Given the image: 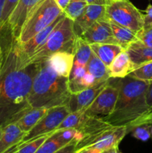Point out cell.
<instances>
[{
    "label": "cell",
    "instance_id": "6da1fadb",
    "mask_svg": "<svg viewBox=\"0 0 152 153\" xmlns=\"http://www.w3.org/2000/svg\"><path fill=\"white\" fill-rule=\"evenodd\" d=\"M1 48L3 63L0 73V127L3 128L16 123L31 108L28 97L40 64H31L20 68L12 37L11 41Z\"/></svg>",
    "mask_w": 152,
    "mask_h": 153
},
{
    "label": "cell",
    "instance_id": "7a4b0ae2",
    "mask_svg": "<svg viewBox=\"0 0 152 153\" xmlns=\"http://www.w3.org/2000/svg\"><path fill=\"white\" fill-rule=\"evenodd\" d=\"M112 79L118 87L119 95L113 112L102 118L112 126H127L129 133L134 126L144 123L151 113L146 100L150 84L129 76Z\"/></svg>",
    "mask_w": 152,
    "mask_h": 153
},
{
    "label": "cell",
    "instance_id": "3957f363",
    "mask_svg": "<svg viewBox=\"0 0 152 153\" xmlns=\"http://www.w3.org/2000/svg\"><path fill=\"white\" fill-rule=\"evenodd\" d=\"M40 64L28 97L31 108L50 109L66 105L72 94L69 88V78L58 75L47 60Z\"/></svg>",
    "mask_w": 152,
    "mask_h": 153
},
{
    "label": "cell",
    "instance_id": "277c9868",
    "mask_svg": "<svg viewBox=\"0 0 152 153\" xmlns=\"http://www.w3.org/2000/svg\"><path fill=\"white\" fill-rule=\"evenodd\" d=\"M76 37L73 20L65 16L56 25L43 46L33 54L25 63L23 67L31 64L43 62L51 55L58 52H67L73 54Z\"/></svg>",
    "mask_w": 152,
    "mask_h": 153
},
{
    "label": "cell",
    "instance_id": "5b68a950",
    "mask_svg": "<svg viewBox=\"0 0 152 153\" xmlns=\"http://www.w3.org/2000/svg\"><path fill=\"white\" fill-rule=\"evenodd\" d=\"M63 13L55 0H44L30 15L22 27L18 43H24L36 34L52 24L60 15Z\"/></svg>",
    "mask_w": 152,
    "mask_h": 153
},
{
    "label": "cell",
    "instance_id": "8992f818",
    "mask_svg": "<svg viewBox=\"0 0 152 153\" xmlns=\"http://www.w3.org/2000/svg\"><path fill=\"white\" fill-rule=\"evenodd\" d=\"M106 17L110 22L139 33L144 26V13L131 1L113 0L106 6Z\"/></svg>",
    "mask_w": 152,
    "mask_h": 153
},
{
    "label": "cell",
    "instance_id": "52a82bcc",
    "mask_svg": "<svg viewBox=\"0 0 152 153\" xmlns=\"http://www.w3.org/2000/svg\"><path fill=\"white\" fill-rule=\"evenodd\" d=\"M127 134H128L127 126L109 124L77 142L76 150L83 147H91L104 152L113 146H119Z\"/></svg>",
    "mask_w": 152,
    "mask_h": 153
},
{
    "label": "cell",
    "instance_id": "ba28073f",
    "mask_svg": "<svg viewBox=\"0 0 152 153\" xmlns=\"http://www.w3.org/2000/svg\"><path fill=\"white\" fill-rule=\"evenodd\" d=\"M69 113L70 111L66 105L57 106L49 109L46 114L25 134L19 144L25 143L36 137L55 131Z\"/></svg>",
    "mask_w": 152,
    "mask_h": 153
},
{
    "label": "cell",
    "instance_id": "9c48e42d",
    "mask_svg": "<svg viewBox=\"0 0 152 153\" xmlns=\"http://www.w3.org/2000/svg\"><path fill=\"white\" fill-rule=\"evenodd\" d=\"M119 95V89L113 79H109L108 84L95 98L93 102L85 111V114L91 117L108 116L113 112Z\"/></svg>",
    "mask_w": 152,
    "mask_h": 153
},
{
    "label": "cell",
    "instance_id": "30bf717a",
    "mask_svg": "<svg viewBox=\"0 0 152 153\" xmlns=\"http://www.w3.org/2000/svg\"><path fill=\"white\" fill-rule=\"evenodd\" d=\"M44 0H19L5 25L12 38L17 40L30 15Z\"/></svg>",
    "mask_w": 152,
    "mask_h": 153
},
{
    "label": "cell",
    "instance_id": "8fae6325",
    "mask_svg": "<svg viewBox=\"0 0 152 153\" xmlns=\"http://www.w3.org/2000/svg\"><path fill=\"white\" fill-rule=\"evenodd\" d=\"M80 37L89 45L93 43H110L118 45L117 41L113 36L110 21L107 17L95 22Z\"/></svg>",
    "mask_w": 152,
    "mask_h": 153
},
{
    "label": "cell",
    "instance_id": "7c38bea8",
    "mask_svg": "<svg viewBox=\"0 0 152 153\" xmlns=\"http://www.w3.org/2000/svg\"><path fill=\"white\" fill-rule=\"evenodd\" d=\"M109 80H107L101 83L96 84L91 88L83 90L77 94H71L68 102L66 105L70 113L78 111H86L101 91L105 88Z\"/></svg>",
    "mask_w": 152,
    "mask_h": 153
},
{
    "label": "cell",
    "instance_id": "4fadbf2b",
    "mask_svg": "<svg viewBox=\"0 0 152 153\" xmlns=\"http://www.w3.org/2000/svg\"><path fill=\"white\" fill-rule=\"evenodd\" d=\"M105 18L106 6L87 4L83 13L73 21V27L76 36L80 37L95 22Z\"/></svg>",
    "mask_w": 152,
    "mask_h": 153
},
{
    "label": "cell",
    "instance_id": "5bb4252c",
    "mask_svg": "<svg viewBox=\"0 0 152 153\" xmlns=\"http://www.w3.org/2000/svg\"><path fill=\"white\" fill-rule=\"evenodd\" d=\"M107 68L110 78L122 79L128 76L134 70V66L128 52L125 50L115 58Z\"/></svg>",
    "mask_w": 152,
    "mask_h": 153
},
{
    "label": "cell",
    "instance_id": "9a60e30c",
    "mask_svg": "<svg viewBox=\"0 0 152 153\" xmlns=\"http://www.w3.org/2000/svg\"><path fill=\"white\" fill-rule=\"evenodd\" d=\"M48 62L58 75L69 78L74 63V55L71 52H58L51 55Z\"/></svg>",
    "mask_w": 152,
    "mask_h": 153
},
{
    "label": "cell",
    "instance_id": "2e32d148",
    "mask_svg": "<svg viewBox=\"0 0 152 153\" xmlns=\"http://www.w3.org/2000/svg\"><path fill=\"white\" fill-rule=\"evenodd\" d=\"M26 133L19 128L16 123H10L3 127L0 138V153H3L14 145L19 143Z\"/></svg>",
    "mask_w": 152,
    "mask_h": 153
},
{
    "label": "cell",
    "instance_id": "e0dca14e",
    "mask_svg": "<svg viewBox=\"0 0 152 153\" xmlns=\"http://www.w3.org/2000/svg\"><path fill=\"white\" fill-rule=\"evenodd\" d=\"M90 48L92 52L107 67L119 54L125 51V49L119 45L110 43H93L90 44Z\"/></svg>",
    "mask_w": 152,
    "mask_h": 153
},
{
    "label": "cell",
    "instance_id": "ac0fdd59",
    "mask_svg": "<svg viewBox=\"0 0 152 153\" xmlns=\"http://www.w3.org/2000/svg\"><path fill=\"white\" fill-rule=\"evenodd\" d=\"M49 109L46 108H31L25 112L16 123L22 131L28 132L48 112Z\"/></svg>",
    "mask_w": 152,
    "mask_h": 153
},
{
    "label": "cell",
    "instance_id": "d6986e66",
    "mask_svg": "<svg viewBox=\"0 0 152 153\" xmlns=\"http://www.w3.org/2000/svg\"><path fill=\"white\" fill-rule=\"evenodd\" d=\"M134 69L141 64L152 61V47H147L141 45L137 41L131 43L126 49Z\"/></svg>",
    "mask_w": 152,
    "mask_h": 153
},
{
    "label": "cell",
    "instance_id": "ffe728a7",
    "mask_svg": "<svg viewBox=\"0 0 152 153\" xmlns=\"http://www.w3.org/2000/svg\"><path fill=\"white\" fill-rule=\"evenodd\" d=\"M86 70L95 79V83H101L110 79L107 66L92 52L86 66Z\"/></svg>",
    "mask_w": 152,
    "mask_h": 153
},
{
    "label": "cell",
    "instance_id": "44dd1931",
    "mask_svg": "<svg viewBox=\"0 0 152 153\" xmlns=\"http://www.w3.org/2000/svg\"><path fill=\"white\" fill-rule=\"evenodd\" d=\"M110 23L112 31H113V36L117 41L118 45H119L125 50L128 49V47L131 43L138 40L137 35V34L134 31H131L125 27L121 26L114 22H110Z\"/></svg>",
    "mask_w": 152,
    "mask_h": 153
},
{
    "label": "cell",
    "instance_id": "7402d4cb",
    "mask_svg": "<svg viewBox=\"0 0 152 153\" xmlns=\"http://www.w3.org/2000/svg\"><path fill=\"white\" fill-rule=\"evenodd\" d=\"M91 54H92V49L90 48V45L80 37H76L74 49H73V55H74L73 65L86 67Z\"/></svg>",
    "mask_w": 152,
    "mask_h": 153
},
{
    "label": "cell",
    "instance_id": "603a6c76",
    "mask_svg": "<svg viewBox=\"0 0 152 153\" xmlns=\"http://www.w3.org/2000/svg\"><path fill=\"white\" fill-rule=\"evenodd\" d=\"M95 85H96L95 79L90 73H88L87 70L81 76L69 78V88L72 94H77Z\"/></svg>",
    "mask_w": 152,
    "mask_h": 153
},
{
    "label": "cell",
    "instance_id": "cb8c5ba5",
    "mask_svg": "<svg viewBox=\"0 0 152 153\" xmlns=\"http://www.w3.org/2000/svg\"><path fill=\"white\" fill-rule=\"evenodd\" d=\"M84 111H78L69 113L60 124L56 130L69 128H73L79 130L83 125L88 117Z\"/></svg>",
    "mask_w": 152,
    "mask_h": 153
},
{
    "label": "cell",
    "instance_id": "d4e9b609",
    "mask_svg": "<svg viewBox=\"0 0 152 153\" xmlns=\"http://www.w3.org/2000/svg\"><path fill=\"white\" fill-rule=\"evenodd\" d=\"M128 76L147 83H152V61L137 67Z\"/></svg>",
    "mask_w": 152,
    "mask_h": 153
},
{
    "label": "cell",
    "instance_id": "484cf974",
    "mask_svg": "<svg viewBox=\"0 0 152 153\" xmlns=\"http://www.w3.org/2000/svg\"><path fill=\"white\" fill-rule=\"evenodd\" d=\"M86 5L87 3L85 0H70L63 12L66 17L74 21L83 13Z\"/></svg>",
    "mask_w": 152,
    "mask_h": 153
},
{
    "label": "cell",
    "instance_id": "4316f807",
    "mask_svg": "<svg viewBox=\"0 0 152 153\" xmlns=\"http://www.w3.org/2000/svg\"><path fill=\"white\" fill-rule=\"evenodd\" d=\"M55 131L37 137L22 144H18V153H35L40 146L52 135Z\"/></svg>",
    "mask_w": 152,
    "mask_h": 153
},
{
    "label": "cell",
    "instance_id": "83f0119b",
    "mask_svg": "<svg viewBox=\"0 0 152 153\" xmlns=\"http://www.w3.org/2000/svg\"><path fill=\"white\" fill-rule=\"evenodd\" d=\"M63 143H61L55 135L54 133L40 146L35 153H55L63 147Z\"/></svg>",
    "mask_w": 152,
    "mask_h": 153
},
{
    "label": "cell",
    "instance_id": "f1b7e54d",
    "mask_svg": "<svg viewBox=\"0 0 152 153\" xmlns=\"http://www.w3.org/2000/svg\"><path fill=\"white\" fill-rule=\"evenodd\" d=\"M151 125L148 123L139 124L134 126L130 132L134 137L142 141H147L151 138Z\"/></svg>",
    "mask_w": 152,
    "mask_h": 153
},
{
    "label": "cell",
    "instance_id": "f546056e",
    "mask_svg": "<svg viewBox=\"0 0 152 153\" xmlns=\"http://www.w3.org/2000/svg\"><path fill=\"white\" fill-rule=\"evenodd\" d=\"M137 40L139 43L147 47H152V27L148 28H142L137 33Z\"/></svg>",
    "mask_w": 152,
    "mask_h": 153
},
{
    "label": "cell",
    "instance_id": "4dcf8cb0",
    "mask_svg": "<svg viewBox=\"0 0 152 153\" xmlns=\"http://www.w3.org/2000/svg\"><path fill=\"white\" fill-rule=\"evenodd\" d=\"M152 27V4H148L144 13V26L143 28Z\"/></svg>",
    "mask_w": 152,
    "mask_h": 153
},
{
    "label": "cell",
    "instance_id": "1f68e13d",
    "mask_svg": "<svg viewBox=\"0 0 152 153\" xmlns=\"http://www.w3.org/2000/svg\"><path fill=\"white\" fill-rule=\"evenodd\" d=\"M76 145H77V142L76 141L71 142V143L64 146L63 147L60 149L59 150H58L55 153H75Z\"/></svg>",
    "mask_w": 152,
    "mask_h": 153
},
{
    "label": "cell",
    "instance_id": "d6a6232c",
    "mask_svg": "<svg viewBox=\"0 0 152 153\" xmlns=\"http://www.w3.org/2000/svg\"><path fill=\"white\" fill-rule=\"evenodd\" d=\"M87 4H95V5L107 6L111 3L113 0H85Z\"/></svg>",
    "mask_w": 152,
    "mask_h": 153
},
{
    "label": "cell",
    "instance_id": "836d02e7",
    "mask_svg": "<svg viewBox=\"0 0 152 153\" xmlns=\"http://www.w3.org/2000/svg\"><path fill=\"white\" fill-rule=\"evenodd\" d=\"M146 100H147L148 105L150 108V114H152V83L149 85L148 88L147 94H146Z\"/></svg>",
    "mask_w": 152,
    "mask_h": 153
},
{
    "label": "cell",
    "instance_id": "e575fe53",
    "mask_svg": "<svg viewBox=\"0 0 152 153\" xmlns=\"http://www.w3.org/2000/svg\"><path fill=\"white\" fill-rule=\"evenodd\" d=\"M101 150L95 149V148L91 147H83L80 149H77L75 151V153H102Z\"/></svg>",
    "mask_w": 152,
    "mask_h": 153
},
{
    "label": "cell",
    "instance_id": "d590c367",
    "mask_svg": "<svg viewBox=\"0 0 152 153\" xmlns=\"http://www.w3.org/2000/svg\"><path fill=\"white\" fill-rule=\"evenodd\" d=\"M55 2L57 3L58 6L61 7V9L62 10H63L66 8L67 5H68L69 2L70 1V0H55Z\"/></svg>",
    "mask_w": 152,
    "mask_h": 153
},
{
    "label": "cell",
    "instance_id": "8d00e7d4",
    "mask_svg": "<svg viewBox=\"0 0 152 153\" xmlns=\"http://www.w3.org/2000/svg\"><path fill=\"white\" fill-rule=\"evenodd\" d=\"M4 0H0V32L2 31L4 28V25L2 24V20H1V14H2L3 7H4Z\"/></svg>",
    "mask_w": 152,
    "mask_h": 153
},
{
    "label": "cell",
    "instance_id": "74e56055",
    "mask_svg": "<svg viewBox=\"0 0 152 153\" xmlns=\"http://www.w3.org/2000/svg\"><path fill=\"white\" fill-rule=\"evenodd\" d=\"M103 153H122V152L119 150V146H115L113 147L110 148V149L104 151Z\"/></svg>",
    "mask_w": 152,
    "mask_h": 153
},
{
    "label": "cell",
    "instance_id": "f35d334b",
    "mask_svg": "<svg viewBox=\"0 0 152 153\" xmlns=\"http://www.w3.org/2000/svg\"><path fill=\"white\" fill-rule=\"evenodd\" d=\"M18 144H19V143L14 145V146L10 147V149H8L7 150H6L5 152L3 153H18Z\"/></svg>",
    "mask_w": 152,
    "mask_h": 153
},
{
    "label": "cell",
    "instance_id": "ab89813d",
    "mask_svg": "<svg viewBox=\"0 0 152 153\" xmlns=\"http://www.w3.org/2000/svg\"><path fill=\"white\" fill-rule=\"evenodd\" d=\"M145 123H148L151 125V137L152 138V114H149V115L147 117L145 120Z\"/></svg>",
    "mask_w": 152,
    "mask_h": 153
},
{
    "label": "cell",
    "instance_id": "60d3db41",
    "mask_svg": "<svg viewBox=\"0 0 152 153\" xmlns=\"http://www.w3.org/2000/svg\"><path fill=\"white\" fill-rule=\"evenodd\" d=\"M2 63H3V54L1 53V55H0V73H1V67H2Z\"/></svg>",
    "mask_w": 152,
    "mask_h": 153
},
{
    "label": "cell",
    "instance_id": "b9f144b4",
    "mask_svg": "<svg viewBox=\"0 0 152 153\" xmlns=\"http://www.w3.org/2000/svg\"><path fill=\"white\" fill-rule=\"evenodd\" d=\"M2 131H3V128L2 127H0V138L1 137V134H2Z\"/></svg>",
    "mask_w": 152,
    "mask_h": 153
},
{
    "label": "cell",
    "instance_id": "7bdbcfd3",
    "mask_svg": "<svg viewBox=\"0 0 152 153\" xmlns=\"http://www.w3.org/2000/svg\"><path fill=\"white\" fill-rule=\"evenodd\" d=\"M1 53H2V48H1V44H0V55H1Z\"/></svg>",
    "mask_w": 152,
    "mask_h": 153
},
{
    "label": "cell",
    "instance_id": "ee69618b",
    "mask_svg": "<svg viewBox=\"0 0 152 153\" xmlns=\"http://www.w3.org/2000/svg\"><path fill=\"white\" fill-rule=\"evenodd\" d=\"M116 1H117V0H116ZM121 1H128V0H121Z\"/></svg>",
    "mask_w": 152,
    "mask_h": 153
},
{
    "label": "cell",
    "instance_id": "f6af8a7d",
    "mask_svg": "<svg viewBox=\"0 0 152 153\" xmlns=\"http://www.w3.org/2000/svg\"><path fill=\"white\" fill-rule=\"evenodd\" d=\"M102 153H103V152H102Z\"/></svg>",
    "mask_w": 152,
    "mask_h": 153
}]
</instances>
